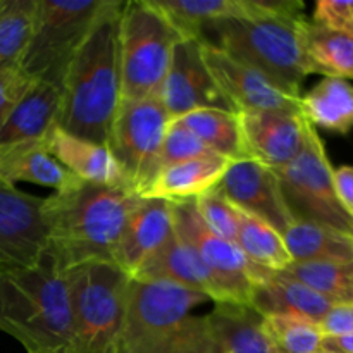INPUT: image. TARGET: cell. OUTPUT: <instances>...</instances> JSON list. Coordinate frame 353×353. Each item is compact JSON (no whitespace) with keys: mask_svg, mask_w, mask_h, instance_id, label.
I'll list each match as a JSON object with an SVG mask.
<instances>
[{"mask_svg":"<svg viewBox=\"0 0 353 353\" xmlns=\"http://www.w3.org/2000/svg\"><path fill=\"white\" fill-rule=\"evenodd\" d=\"M140 195L126 186L74 183L45 199L47 254L64 274L86 262H112Z\"/></svg>","mask_w":353,"mask_h":353,"instance_id":"obj_1","label":"cell"},{"mask_svg":"<svg viewBox=\"0 0 353 353\" xmlns=\"http://www.w3.org/2000/svg\"><path fill=\"white\" fill-rule=\"evenodd\" d=\"M124 2L107 0L62 83L57 126L107 145L121 103L119 19Z\"/></svg>","mask_w":353,"mask_h":353,"instance_id":"obj_2","label":"cell"},{"mask_svg":"<svg viewBox=\"0 0 353 353\" xmlns=\"http://www.w3.org/2000/svg\"><path fill=\"white\" fill-rule=\"evenodd\" d=\"M205 295L164 281L133 279L114 353H219L209 316H196Z\"/></svg>","mask_w":353,"mask_h":353,"instance_id":"obj_3","label":"cell"},{"mask_svg":"<svg viewBox=\"0 0 353 353\" xmlns=\"http://www.w3.org/2000/svg\"><path fill=\"white\" fill-rule=\"evenodd\" d=\"M0 331L28 353L74 345L68 283L47 252L28 268L0 269Z\"/></svg>","mask_w":353,"mask_h":353,"instance_id":"obj_4","label":"cell"},{"mask_svg":"<svg viewBox=\"0 0 353 353\" xmlns=\"http://www.w3.org/2000/svg\"><path fill=\"white\" fill-rule=\"evenodd\" d=\"M307 17H231L203 28L199 40L254 65L302 93L307 76L319 74L303 43Z\"/></svg>","mask_w":353,"mask_h":353,"instance_id":"obj_5","label":"cell"},{"mask_svg":"<svg viewBox=\"0 0 353 353\" xmlns=\"http://www.w3.org/2000/svg\"><path fill=\"white\" fill-rule=\"evenodd\" d=\"M74 345L85 353H114L133 278L109 261L86 262L64 272Z\"/></svg>","mask_w":353,"mask_h":353,"instance_id":"obj_6","label":"cell"},{"mask_svg":"<svg viewBox=\"0 0 353 353\" xmlns=\"http://www.w3.org/2000/svg\"><path fill=\"white\" fill-rule=\"evenodd\" d=\"M179 40L181 34L152 0L124 2L119 19L121 100L159 97Z\"/></svg>","mask_w":353,"mask_h":353,"instance_id":"obj_7","label":"cell"},{"mask_svg":"<svg viewBox=\"0 0 353 353\" xmlns=\"http://www.w3.org/2000/svg\"><path fill=\"white\" fill-rule=\"evenodd\" d=\"M107 0H37L30 40L19 69L31 81L62 88L65 72Z\"/></svg>","mask_w":353,"mask_h":353,"instance_id":"obj_8","label":"cell"},{"mask_svg":"<svg viewBox=\"0 0 353 353\" xmlns=\"http://www.w3.org/2000/svg\"><path fill=\"white\" fill-rule=\"evenodd\" d=\"M171 117L159 97L121 100L107 147L137 195L148 188L161 169V150Z\"/></svg>","mask_w":353,"mask_h":353,"instance_id":"obj_9","label":"cell"},{"mask_svg":"<svg viewBox=\"0 0 353 353\" xmlns=\"http://www.w3.org/2000/svg\"><path fill=\"white\" fill-rule=\"evenodd\" d=\"M286 203L296 221L324 224L350 233L353 219L340 205L333 186V168L316 128L309 124L302 154L281 169H274Z\"/></svg>","mask_w":353,"mask_h":353,"instance_id":"obj_10","label":"cell"},{"mask_svg":"<svg viewBox=\"0 0 353 353\" xmlns=\"http://www.w3.org/2000/svg\"><path fill=\"white\" fill-rule=\"evenodd\" d=\"M174 231L188 241L219 285L226 303L247 305L255 283L268 269L252 264L233 241L210 233L196 214L193 202L172 203Z\"/></svg>","mask_w":353,"mask_h":353,"instance_id":"obj_11","label":"cell"},{"mask_svg":"<svg viewBox=\"0 0 353 353\" xmlns=\"http://www.w3.org/2000/svg\"><path fill=\"white\" fill-rule=\"evenodd\" d=\"M202 41V54L217 88L234 114L261 110L300 112V97L254 65Z\"/></svg>","mask_w":353,"mask_h":353,"instance_id":"obj_12","label":"cell"},{"mask_svg":"<svg viewBox=\"0 0 353 353\" xmlns=\"http://www.w3.org/2000/svg\"><path fill=\"white\" fill-rule=\"evenodd\" d=\"M45 199L0 179V269L28 268L47 250Z\"/></svg>","mask_w":353,"mask_h":353,"instance_id":"obj_13","label":"cell"},{"mask_svg":"<svg viewBox=\"0 0 353 353\" xmlns=\"http://www.w3.org/2000/svg\"><path fill=\"white\" fill-rule=\"evenodd\" d=\"M159 99L171 121L200 109L233 112L203 61L199 38H183L176 43Z\"/></svg>","mask_w":353,"mask_h":353,"instance_id":"obj_14","label":"cell"},{"mask_svg":"<svg viewBox=\"0 0 353 353\" xmlns=\"http://www.w3.org/2000/svg\"><path fill=\"white\" fill-rule=\"evenodd\" d=\"M216 188L234 207L262 219L278 233L285 234L296 221L286 203L274 169L254 159L231 162Z\"/></svg>","mask_w":353,"mask_h":353,"instance_id":"obj_15","label":"cell"},{"mask_svg":"<svg viewBox=\"0 0 353 353\" xmlns=\"http://www.w3.org/2000/svg\"><path fill=\"white\" fill-rule=\"evenodd\" d=\"M238 121L247 159H254L268 168H285L305 148L309 123L300 112H245L238 114Z\"/></svg>","mask_w":353,"mask_h":353,"instance_id":"obj_16","label":"cell"},{"mask_svg":"<svg viewBox=\"0 0 353 353\" xmlns=\"http://www.w3.org/2000/svg\"><path fill=\"white\" fill-rule=\"evenodd\" d=\"M174 234L172 203L140 196L126 221L112 262L134 278Z\"/></svg>","mask_w":353,"mask_h":353,"instance_id":"obj_17","label":"cell"},{"mask_svg":"<svg viewBox=\"0 0 353 353\" xmlns=\"http://www.w3.org/2000/svg\"><path fill=\"white\" fill-rule=\"evenodd\" d=\"M248 307L261 317H293L319 324L334 303L285 272L265 271L252 288Z\"/></svg>","mask_w":353,"mask_h":353,"instance_id":"obj_18","label":"cell"},{"mask_svg":"<svg viewBox=\"0 0 353 353\" xmlns=\"http://www.w3.org/2000/svg\"><path fill=\"white\" fill-rule=\"evenodd\" d=\"M133 279L164 281L193 290L214 303H226L219 285L199 257L195 248L174 231L168 243L138 271Z\"/></svg>","mask_w":353,"mask_h":353,"instance_id":"obj_19","label":"cell"},{"mask_svg":"<svg viewBox=\"0 0 353 353\" xmlns=\"http://www.w3.org/2000/svg\"><path fill=\"white\" fill-rule=\"evenodd\" d=\"M45 140L50 154L79 181L130 188L119 164L107 145L65 133L59 126H55Z\"/></svg>","mask_w":353,"mask_h":353,"instance_id":"obj_20","label":"cell"},{"mask_svg":"<svg viewBox=\"0 0 353 353\" xmlns=\"http://www.w3.org/2000/svg\"><path fill=\"white\" fill-rule=\"evenodd\" d=\"M231 162L233 161L221 155H209L165 165L157 172L141 196L165 200L169 203L193 202L219 185Z\"/></svg>","mask_w":353,"mask_h":353,"instance_id":"obj_21","label":"cell"},{"mask_svg":"<svg viewBox=\"0 0 353 353\" xmlns=\"http://www.w3.org/2000/svg\"><path fill=\"white\" fill-rule=\"evenodd\" d=\"M62 88L47 81H33L6 124L0 128V147L28 140H41L59 124Z\"/></svg>","mask_w":353,"mask_h":353,"instance_id":"obj_22","label":"cell"},{"mask_svg":"<svg viewBox=\"0 0 353 353\" xmlns=\"http://www.w3.org/2000/svg\"><path fill=\"white\" fill-rule=\"evenodd\" d=\"M0 179L26 181L62 192L79 179L74 178L47 147V140H28L0 147Z\"/></svg>","mask_w":353,"mask_h":353,"instance_id":"obj_23","label":"cell"},{"mask_svg":"<svg viewBox=\"0 0 353 353\" xmlns=\"http://www.w3.org/2000/svg\"><path fill=\"white\" fill-rule=\"evenodd\" d=\"M300 114L314 128L347 134L353 128V85L348 79L324 76L300 97Z\"/></svg>","mask_w":353,"mask_h":353,"instance_id":"obj_24","label":"cell"},{"mask_svg":"<svg viewBox=\"0 0 353 353\" xmlns=\"http://www.w3.org/2000/svg\"><path fill=\"white\" fill-rule=\"evenodd\" d=\"M207 316L219 353H272L262 317L250 307L216 303Z\"/></svg>","mask_w":353,"mask_h":353,"instance_id":"obj_25","label":"cell"},{"mask_svg":"<svg viewBox=\"0 0 353 353\" xmlns=\"http://www.w3.org/2000/svg\"><path fill=\"white\" fill-rule=\"evenodd\" d=\"M293 262H352L353 236L324 224L295 221L283 234Z\"/></svg>","mask_w":353,"mask_h":353,"instance_id":"obj_26","label":"cell"},{"mask_svg":"<svg viewBox=\"0 0 353 353\" xmlns=\"http://www.w3.org/2000/svg\"><path fill=\"white\" fill-rule=\"evenodd\" d=\"M174 121L192 131L214 154L233 162L247 159L238 114L223 109H200Z\"/></svg>","mask_w":353,"mask_h":353,"instance_id":"obj_27","label":"cell"},{"mask_svg":"<svg viewBox=\"0 0 353 353\" xmlns=\"http://www.w3.org/2000/svg\"><path fill=\"white\" fill-rule=\"evenodd\" d=\"M181 38H200L203 28L231 17H245L243 0H152Z\"/></svg>","mask_w":353,"mask_h":353,"instance_id":"obj_28","label":"cell"},{"mask_svg":"<svg viewBox=\"0 0 353 353\" xmlns=\"http://www.w3.org/2000/svg\"><path fill=\"white\" fill-rule=\"evenodd\" d=\"M303 43L319 74L353 79V31L330 30L307 19Z\"/></svg>","mask_w":353,"mask_h":353,"instance_id":"obj_29","label":"cell"},{"mask_svg":"<svg viewBox=\"0 0 353 353\" xmlns=\"http://www.w3.org/2000/svg\"><path fill=\"white\" fill-rule=\"evenodd\" d=\"M234 243L252 264L268 271L281 272L292 264L283 234L252 214L238 209V233Z\"/></svg>","mask_w":353,"mask_h":353,"instance_id":"obj_30","label":"cell"},{"mask_svg":"<svg viewBox=\"0 0 353 353\" xmlns=\"http://www.w3.org/2000/svg\"><path fill=\"white\" fill-rule=\"evenodd\" d=\"M281 272L303 283L334 305L353 302V261L292 262Z\"/></svg>","mask_w":353,"mask_h":353,"instance_id":"obj_31","label":"cell"},{"mask_svg":"<svg viewBox=\"0 0 353 353\" xmlns=\"http://www.w3.org/2000/svg\"><path fill=\"white\" fill-rule=\"evenodd\" d=\"M34 9L37 0H0V72L19 68Z\"/></svg>","mask_w":353,"mask_h":353,"instance_id":"obj_32","label":"cell"},{"mask_svg":"<svg viewBox=\"0 0 353 353\" xmlns=\"http://www.w3.org/2000/svg\"><path fill=\"white\" fill-rule=\"evenodd\" d=\"M262 330L272 353H319V324L293 317H262Z\"/></svg>","mask_w":353,"mask_h":353,"instance_id":"obj_33","label":"cell"},{"mask_svg":"<svg viewBox=\"0 0 353 353\" xmlns=\"http://www.w3.org/2000/svg\"><path fill=\"white\" fill-rule=\"evenodd\" d=\"M196 214L207 230L228 241H236L238 207H234L217 188L193 200Z\"/></svg>","mask_w":353,"mask_h":353,"instance_id":"obj_34","label":"cell"},{"mask_svg":"<svg viewBox=\"0 0 353 353\" xmlns=\"http://www.w3.org/2000/svg\"><path fill=\"white\" fill-rule=\"evenodd\" d=\"M209 155L217 154L209 150L192 131L186 130L178 121L169 123L161 150V169L165 168V165L179 164V162L193 161V159L200 157H209Z\"/></svg>","mask_w":353,"mask_h":353,"instance_id":"obj_35","label":"cell"},{"mask_svg":"<svg viewBox=\"0 0 353 353\" xmlns=\"http://www.w3.org/2000/svg\"><path fill=\"white\" fill-rule=\"evenodd\" d=\"M312 23L330 30L353 31V0H319L314 7Z\"/></svg>","mask_w":353,"mask_h":353,"instance_id":"obj_36","label":"cell"},{"mask_svg":"<svg viewBox=\"0 0 353 353\" xmlns=\"http://www.w3.org/2000/svg\"><path fill=\"white\" fill-rule=\"evenodd\" d=\"M31 79L19 68L0 72V128L6 124L16 103L30 88Z\"/></svg>","mask_w":353,"mask_h":353,"instance_id":"obj_37","label":"cell"},{"mask_svg":"<svg viewBox=\"0 0 353 353\" xmlns=\"http://www.w3.org/2000/svg\"><path fill=\"white\" fill-rule=\"evenodd\" d=\"M319 330L324 336L353 333V302L334 305L319 323Z\"/></svg>","mask_w":353,"mask_h":353,"instance_id":"obj_38","label":"cell"},{"mask_svg":"<svg viewBox=\"0 0 353 353\" xmlns=\"http://www.w3.org/2000/svg\"><path fill=\"white\" fill-rule=\"evenodd\" d=\"M333 186L336 199L345 212L353 219V168L352 165H341L333 169Z\"/></svg>","mask_w":353,"mask_h":353,"instance_id":"obj_39","label":"cell"},{"mask_svg":"<svg viewBox=\"0 0 353 353\" xmlns=\"http://www.w3.org/2000/svg\"><path fill=\"white\" fill-rule=\"evenodd\" d=\"M319 353H353V333L323 336Z\"/></svg>","mask_w":353,"mask_h":353,"instance_id":"obj_40","label":"cell"},{"mask_svg":"<svg viewBox=\"0 0 353 353\" xmlns=\"http://www.w3.org/2000/svg\"><path fill=\"white\" fill-rule=\"evenodd\" d=\"M55 353H85V352L78 350V348H74V347H69V348H64V350H61V352H55Z\"/></svg>","mask_w":353,"mask_h":353,"instance_id":"obj_41","label":"cell"},{"mask_svg":"<svg viewBox=\"0 0 353 353\" xmlns=\"http://www.w3.org/2000/svg\"><path fill=\"white\" fill-rule=\"evenodd\" d=\"M350 234L353 236V226H352V230H350Z\"/></svg>","mask_w":353,"mask_h":353,"instance_id":"obj_42","label":"cell"}]
</instances>
